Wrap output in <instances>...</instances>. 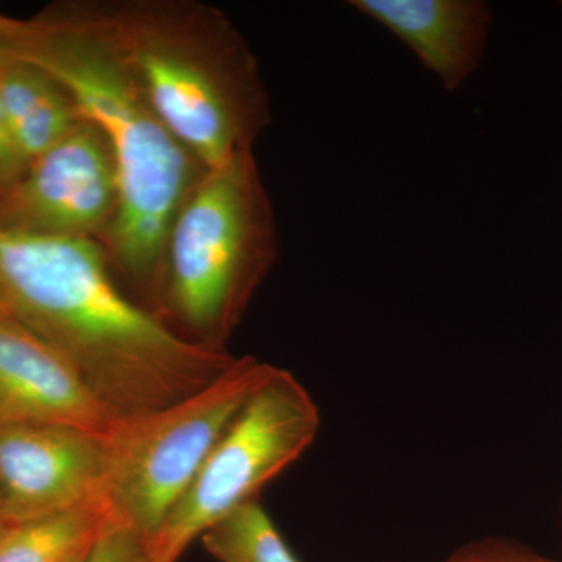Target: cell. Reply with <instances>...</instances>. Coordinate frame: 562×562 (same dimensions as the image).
I'll use <instances>...</instances> for the list:
<instances>
[{"mask_svg": "<svg viewBox=\"0 0 562 562\" xmlns=\"http://www.w3.org/2000/svg\"><path fill=\"white\" fill-rule=\"evenodd\" d=\"M447 562H554L538 557V554L519 549V547L505 546V543H486L473 549L464 550Z\"/></svg>", "mask_w": 562, "mask_h": 562, "instance_id": "2e32d148", "label": "cell"}, {"mask_svg": "<svg viewBox=\"0 0 562 562\" xmlns=\"http://www.w3.org/2000/svg\"><path fill=\"white\" fill-rule=\"evenodd\" d=\"M201 539L206 552L220 562H302L258 498L222 517Z\"/></svg>", "mask_w": 562, "mask_h": 562, "instance_id": "4fadbf2b", "label": "cell"}, {"mask_svg": "<svg viewBox=\"0 0 562 562\" xmlns=\"http://www.w3.org/2000/svg\"><path fill=\"white\" fill-rule=\"evenodd\" d=\"M0 102L29 162L61 143L81 122L72 99L49 74L3 55Z\"/></svg>", "mask_w": 562, "mask_h": 562, "instance_id": "8fae6325", "label": "cell"}, {"mask_svg": "<svg viewBox=\"0 0 562 562\" xmlns=\"http://www.w3.org/2000/svg\"><path fill=\"white\" fill-rule=\"evenodd\" d=\"M11 316L7 302L3 301L2 294H0V317Z\"/></svg>", "mask_w": 562, "mask_h": 562, "instance_id": "ac0fdd59", "label": "cell"}, {"mask_svg": "<svg viewBox=\"0 0 562 562\" xmlns=\"http://www.w3.org/2000/svg\"><path fill=\"white\" fill-rule=\"evenodd\" d=\"M416 54L447 91L460 90L480 68L492 14L482 0H350Z\"/></svg>", "mask_w": 562, "mask_h": 562, "instance_id": "30bf717a", "label": "cell"}, {"mask_svg": "<svg viewBox=\"0 0 562 562\" xmlns=\"http://www.w3.org/2000/svg\"><path fill=\"white\" fill-rule=\"evenodd\" d=\"M117 209V172L105 136L81 120L70 135L31 161L0 195V227L101 243Z\"/></svg>", "mask_w": 562, "mask_h": 562, "instance_id": "52a82bcc", "label": "cell"}, {"mask_svg": "<svg viewBox=\"0 0 562 562\" xmlns=\"http://www.w3.org/2000/svg\"><path fill=\"white\" fill-rule=\"evenodd\" d=\"M2 55L49 74L81 120L105 136L116 162L117 209L101 244L113 269L155 303L169 228L205 169L151 106L106 3H69L18 20Z\"/></svg>", "mask_w": 562, "mask_h": 562, "instance_id": "7a4b0ae2", "label": "cell"}, {"mask_svg": "<svg viewBox=\"0 0 562 562\" xmlns=\"http://www.w3.org/2000/svg\"><path fill=\"white\" fill-rule=\"evenodd\" d=\"M29 165L31 162L22 154L0 102V195L9 192L21 180Z\"/></svg>", "mask_w": 562, "mask_h": 562, "instance_id": "9a60e30c", "label": "cell"}, {"mask_svg": "<svg viewBox=\"0 0 562 562\" xmlns=\"http://www.w3.org/2000/svg\"><path fill=\"white\" fill-rule=\"evenodd\" d=\"M14 25H16V20H11V18L0 14V47H2V44L10 38L11 33H13Z\"/></svg>", "mask_w": 562, "mask_h": 562, "instance_id": "e0dca14e", "label": "cell"}, {"mask_svg": "<svg viewBox=\"0 0 562 562\" xmlns=\"http://www.w3.org/2000/svg\"><path fill=\"white\" fill-rule=\"evenodd\" d=\"M88 562H157L151 557L146 539L116 527L106 532L92 550Z\"/></svg>", "mask_w": 562, "mask_h": 562, "instance_id": "5bb4252c", "label": "cell"}, {"mask_svg": "<svg viewBox=\"0 0 562 562\" xmlns=\"http://www.w3.org/2000/svg\"><path fill=\"white\" fill-rule=\"evenodd\" d=\"M0 527H2V520H0Z\"/></svg>", "mask_w": 562, "mask_h": 562, "instance_id": "ffe728a7", "label": "cell"}, {"mask_svg": "<svg viewBox=\"0 0 562 562\" xmlns=\"http://www.w3.org/2000/svg\"><path fill=\"white\" fill-rule=\"evenodd\" d=\"M102 436L61 425L0 428L2 525L102 505Z\"/></svg>", "mask_w": 562, "mask_h": 562, "instance_id": "ba28073f", "label": "cell"}, {"mask_svg": "<svg viewBox=\"0 0 562 562\" xmlns=\"http://www.w3.org/2000/svg\"><path fill=\"white\" fill-rule=\"evenodd\" d=\"M273 366L235 361L194 394L114 419L103 432L101 502L116 527L149 541Z\"/></svg>", "mask_w": 562, "mask_h": 562, "instance_id": "5b68a950", "label": "cell"}, {"mask_svg": "<svg viewBox=\"0 0 562 562\" xmlns=\"http://www.w3.org/2000/svg\"><path fill=\"white\" fill-rule=\"evenodd\" d=\"M116 528L102 505L0 527V562H74Z\"/></svg>", "mask_w": 562, "mask_h": 562, "instance_id": "7c38bea8", "label": "cell"}, {"mask_svg": "<svg viewBox=\"0 0 562 562\" xmlns=\"http://www.w3.org/2000/svg\"><path fill=\"white\" fill-rule=\"evenodd\" d=\"M319 409L291 372L273 368L244 403L179 505L147 542L157 562H177L195 539L250 501L316 439Z\"/></svg>", "mask_w": 562, "mask_h": 562, "instance_id": "8992f818", "label": "cell"}, {"mask_svg": "<svg viewBox=\"0 0 562 562\" xmlns=\"http://www.w3.org/2000/svg\"><path fill=\"white\" fill-rule=\"evenodd\" d=\"M158 117L205 171L246 151L271 122L246 41L214 7L184 0L106 3Z\"/></svg>", "mask_w": 562, "mask_h": 562, "instance_id": "3957f363", "label": "cell"}, {"mask_svg": "<svg viewBox=\"0 0 562 562\" xmlns=\"http://www.w3.org/2000/svg\"><path fill=\"white\" fill-rule=\"evenodd\" d=\"M276 258L272 203L246 151L203 172L177 211L155 313L190 341L224 350Z\"/></svg>", "mask_w": 562, "mask_h": 562, "instance_id": "277c9868", "label": "cell"}, {"mask_svg": "<svg viewBox=\"0 0 562 562\" xmlns=\"http://www.w3.org/2000/svg\"><path fill=\"white\" fill-rule=\"evenodd\" d=\"M95 239L0 227V294L55 347L114 419L194 394L235 361L190 341L124 294Z\"/></svg>", "mask_w": 562, "mask_h": 562, "instance_id": "6da1fadb", "label": "cell"}, {"mask_svg": "<svg viewBox=\"0 0 562 562\" xmlns=\"http://www.w3.org/2000/svg\"><path fill=\"white\" fill-rule=\"evenodd\" d=\"M113 422L60 351L14 317H0V428L61 425L105 432Z\"/></svg>", "mask_w": 562, "mask_h": 562, "instance_id": "9c48e42d", "label": "cell"}, {"mask_svg": "<svg viewBox=\"0 0 562 562\" xmlns=\"http://www.w3.org/2000/svg\"><path fill=\"white\" fill-rule=\"evenodd\" d=\"M88 558H90V557L81 558V560H79V561H74V562H88Z\"/></svg>", "mask_w": 562, "mask_h": 562, "instance_id": "d6986e66", "label": "cell"}]
</instances>
